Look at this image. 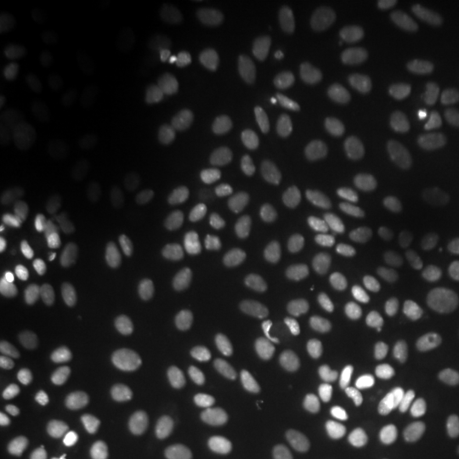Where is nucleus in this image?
<instances>
[{"mask_svg": "<svg viewBox=\"0 0 459 459\" xmlns=\"http://www.w3.org/2000/svg\"><path fill=\"white\" fill-rule=\"evenodd\" d=\"M62 287L54 279L41 273H17L4 281L0 290L3 308L13 313L28 330L43 317L49 308L60 304Z\"/></svg>", "mask_w": 459, "mask_h": 459, "instance_id": "20e7f679", "label": "nucleus"}, {"mask_svg": "<svg viewBox=\"0 0 459 459\" xmlns=\"http://www.w3.org/2000/svg\"><path fill=\"white\" fill-rule=\"evenodd\" d=\"M409 230L404 228L395 213L389 211H375L364 226V240H361V254L366 260L381 262L404 254L409 247Z\"/></svg>", "mask_w": 459, "mask_h": 459, "instance_id": "ddd939ff", "label": "nucleus"}, {"mask_svg": "<svg viewBox=\"0 0 459 459\" xmlns=\"http://www.w3.org/2000/svg\"><path fill=\"white\" fill-rule=\"evenodd\" d=\"M249 221L238 211H223L209 223L200 240V260L206 271H223L237 257Z\"/></svg>", "mask_w": 459, "mask_h": 459, "instance_id": "1a4fd4ad", "label": "nucleus"}, {"mask_svg": "<svg viewBox=\"0 0 459 459\" xmlns=\"http://www.w3.org/2000/svg\"><path fill=\"white\" fill-rule=\"evenodd\" d=\"M194 245V228L187 221L166 226L153 243V257L166 271H175L186 260Z\"/></svg>", "mask_w": 459, "mask_h": 459, "instance_id": "6ab92c4d", "label": "nucleus"}, {"mask_svg": "<svg viewBox=\"0 0 459 459\" xmlns=\"http://www.w3.org/2000/svg\"><path fill=\"white\" fill-rule=\"evenodd\" d=\"M226 423V406L215 395H200L179 419L177 440L192 455H200L215 443Z\"/></svg>", "mask_w": 459, "mask_h": 459, "instance_id": "6e6552de", "label": "nucleus"}, {"mask_svg": "<svg viewBox=\"0 0 459 459\" xmlns=\"http://www.w3.org/2000/svg\"><path fill=\"white\" fill-rule=\"evenodd\" d=\"M440 164L445 169H459V128H451L443 139V153H440Z\"/></svg>", "mask_w": 459, "mask_h": 459, "instance_id": "cd10ccee", "label": "nucleus"}, {"mask_svg": "<svg viewBox=\"0 0 459 459\" xmlns=\"http://www.w3.org/2000/svg\"><path fill=\"white\" fill-rule=\"evenodd\" d=\"M398 37L406 54L419 60L443 62L457 54V39L451 26L432 11H406L400 22Z\"/></svg>", "mask_w": 459, "mask_h": 459, "instance_id": "7ed1b4c3", "label": "nucleus"}, {"mask_svg": "<svg viewBox=\"0 0 459 459\" xmlns=\"http://www.w3.org/2000/svg\"><path fill=\"white\" fill-rule=\"evenodd\" d=\"M119 209H122L124 220L136 230L152 228L160 217L158 196L143 183H128L122 189Z\"/></svg>", "mask_w": 459, "mask_h": 459, "instance_id": "aec40b11", "label": "nucleus"}, {"mask_svg": "<svg viewBox=\"0 0 459 459\" xmlns=\"http://www.w3.org/2000/svg\"><path fill=\"white\" fill-rule=\"evenodd\" d=\"M192 152L204 181L215 189H228L237 179V162L226 141L215 130L196 128L192 134Z\"/></svg>", "mask_w": 459, "mask_h": 459, "instance_id": "9b49d317", "label": "nucleus"}, {"mask_svg": "<svg viewBox=\"0 0 459 459\" xmlns=\"http://www.w3.org/2000/svg\"><path fill=\"white\" fill-rule=\"evenodd\" d=\"M394 213L404 223L411 237L429 238L446 226V204L432 186L423 181L409 183L394 200Z\"/></svg>", "mask_w": 459, "mask_h": 459, "instance_id": "423d86ee", "label": "nucleus"}, {"mask_svg": "<svg viewBox=\"0 0 459 459\" xmlns=\"http://www.w3.org/2000/svg\"><path fill=\"white\" fill-rule=\"evenodd\" d=\"M338 88L325 66H311L302 73L291 99L290 115L298 128L319 132L328 128L338 111Z\"/></svg>", "mask_w": 459, "mask_h": 459, "instance_id": "f03ea898", "label": "nucleus"}, {"mask_svg": "<svg viewBox=\"0 0 459 459\" xmlns=\"http://www.w3.org/2000/svg\"><path fill=\"white\" fill-rule=\"evenodd\" d=\"M62 203H65L68 215L79 228L90 234H100L107 226L105 206L94 192L83 183H71L62 192Z\"/></svg>", "mask_w": 459, "mask_h": 459, "instance_id": "f3484780", "label": "nucleus"}, {"mask_svg": "<svg viewBox=\"0 0 459 459\" xmlns=\"http://www.w3.org/2000/svg\"><path fill=\"white\" fill-rule=\"evenodd\" d=\"M368 117L378 128H402L406 124H426L429 102L423 91L409 85H385L368 102Z\"/></svg>", "mask_w": 459, "mask_h": 459, "instance_id": "0eeeda50", "label": "nucleus"}, {"mask_svg": "<svg viewBox=\"0 0 459 459\" xmlns=\"http://www.w3.org/2000/svg\"><path fill=\"white\" fill-rule=\"evenodd\" d=\"M221 459H247V457L243 455V453H238V451H230Z\"/></svg>", "mask_w": 459, "mask_h": 459, "instance_id": "7c9ffc66", "label": "nucleus"}, {"mask_svg": "<svg viewBox=\"0 0 459 459\" xmlns=\"http://www.w3.org/2000/svg\"><path fill=\"white\" fill-rule=\"evenodd\" d=\"M438 328L429 313L406 311L395 324V351L406 361L428 359L438 347Z\"/></svg>", "mask_w": 459, "mask_h": 459, "instance_id": "4468645a", "label": "nucleus"}, {"mask_svg": "<svg viewBox=\"0 0 459 459\" xmlns=\"http://www.w3.org/2000/svg\"><path fill=\"white\" fill-rule=\"evenodd\" d=\"M79 45L90 57L105 62L119 49V39L111 26L99 20H85L79 26Z\"/></svg>", "mask_w": 459, "mask_h": 459, "instance_id": "5701e85b", "label": "nucleus"}, {"mask_svg": "<svg viewBox=\"0 0 459 459\" xmlns=\"http://www.w3.org/2000/svg\"><path fill=\"white\" fill-rule=\"evenodd\" d=\"M11 141L26 152L54 147L66 136V124L60 115L48 108H24L9 124Z\"/></svg>", "mask_w": 459, "mask_h": 459, "instance_id": "f8f14e48", "label": "nucleus"}, {"mask_svg": "<svg viewBox=\"0 0 459 459\" xmlns=\"http://www.w3.org/2000/svg\"><path fill=\"white\" fill-rule=\"evenodd\" d=\"M13 255H15V243L11 240L9 237H3L0 238V271H7L11 266V262H13Z\"/></svg>", "mask_w": 459, "mask_h": 459, "instance_id": "c85d7f7f", "label": "nucleus"}, {"mask_svg": "<svg viewBox=\"0 0 459 459\" xmlns=\"http://www.w3.org/2000/svg\"><path fill=\"white\" fill-rule=\"evenodd\" d=\"M102 99L113 111L117 113H136L145 107L147 94L145 88L130 74H115L102 83Z\"/></svg>", "mask_w": 459, "mask_h": 459, "instance_id": "412c9836", "label": "nucleus"}, {"mask_svg": "<svg viewBox=\"0 0 459 459\" xmlns=\"http://www.w3.org/2000/svg\"><path fill=\"white\" fill-rule=\"evenodd\" d=\"M28 349H30V330L7 308H0V358H3V364L15 366L24 358Z\"/></svg>", "mask_w": 459, "mask_h": 459, "instance_id": "4be33fe9", "label": "nucleus"}, {"mask_svg": "<svg viewBox=\"0 0 459 459\" xmlns=\"http://www.w3.org/2000/svg\"><path fill=\"white\" fill-rule=\"evenodd\" d=\"M41 60L32 37L20 30H4L0 37V83L9 85L30 77Z\"/></svg>", "mask_w": 459, "mask_h": 459, "instance_id": "2eb2a0df", "label": "nucleus"}, {"mask_svg": "<svg viewBox=\"0 0 459 459\" xmlns=\"http://www.w3.org/2000/svg\"><path fill=\"white\" fill-rule=\"evenodd\" d=\"M440 153H443V141H438V139H428V143L421 149V156L426 160L440 158Z\"/></svg>", "mask_w": 459, "mask_h": 459, "instance_id": "c756f323", "label": "nucleus"}, {"mask_svg": "<svg viewBox=\"0 0 459 459\" xmlns=\"http://www.w3.org/2000/svg\"><path fill=\"white\" fill-rule=\"evenodd\" d=\"M48 186V162L45 158L30 153V156L17 160L11 166L7 177V187L11 196L20 203H34Z\"/></svg>", "mask_w": 459, "mask_h": 459, "instance_id": "a211bd4d", "label": "nucleus"}, {"mask_svg": "<svg viewBox=\"0 0 459 459\" xmlns=\"http://www.w3.org/2000/svg\"><path fill=\"white\" fill-rule=\"evenodd\" d=\"M91 349V330L82 313L60 302L30 328V351L51 377H68Z\"/></svg>", "mask_w": 459, "mask_h": 459, "instance_id": "f257e3e1", "label": "nucleus"}, {"mask_svg": "<svg viewBox=\"0 0 459 459\" xmlns=\"http://www.w3.org/2000/svg\"><path fill=\"white\" fill-rule=\"evenodd\" d=\"M119 383L134 400H156L169 392L172 366L156 349H130L119 359Z\"/></svg>", "mask_w": 459, "mask_h": 459, "instance_id": "39448f33", "label": "nucleus"}, {"mask_svg": "<svg viewBox=\"0 0 459 459\" xmlns=\"http://www.w3.org/2000/svg\"><path fill=\"white\" fill-rule=\"evenodd\" d=\"M245 341L232 332L209 336L196 349V364L206 375H228L237 370L245 358Z\"/></svg>", "mask_w": 459, "mask_h": 459, "instance_id": "dca6fc26", "label": "nucleus"}, {"mask_svg": "<svg viewBox=\"0 0 459 459\" xmlns=\"http://www.w3.org/2000/svg\"><path fill=\"white\" fill-rule=\"evenodd\" d=\"M79 281L94 302L102 307H122L128 296L119 264L102 251H85L79 260Z\"/></svg>", "mask_w": 459, "mask_h": 459, "instance_id": "9d476101", "label": "nucleus"}, {"mask_svg": "<svg viewBox=\"0 0 459 459\" xmlns=\"http://www.w3.org/2000/svg\"><path fill=\"white\" fill-rule=\"evenodd\" d=\"M132 139L122 126H107L99 136V156L102 164L113 170H122L132 160Z\"/></svg>", "mask_w": 459, "mask_h": 459, "instance_id": "393cba45", "label": "nucleus"}, {"mask_svg": "<svg viewBox=\"0 0 459 459\" xmlns=\"http://www.w3.org/2000/svg\"><path fill=\"white\" fill-rule=\"evenodd\" d=\"M428 313L438 325L459 328V273L445 281L438 290L429 296Z\"/></svg>", "mask_w": 459, "mask_h": 459, "instance_id": "b1692460", "label": "nucleus"}, {"mask_svg": "<svg viewBox=\"0 0 459 459\" xmlns=\"http://www.w3.org/2000/svg\"><path fill=\"white\" fill-rule=\"evenodd\" d=\"M308 459H351V443L338 429H324L308 446Z\"/></svg>", "mask_w": 459, "mask_h": 459, "instance_id": "a878e982", "label": "nucleus"}, {"mask_svg": "<svg viewBox=\"0 0 459 459\" xmlns=\"http://www.w3.org/2000/svg\"><path fill=\"white\" fill-rule=\"evenodd\" d=\"M400 149L404 156H415L428 143L426 124H406L398 130Z\"/></svg>", "mask_w": 459, "mask_h": 459, "instance_id": "bb28decb", "label": "nucleus"}]
</instances>
